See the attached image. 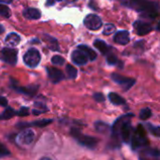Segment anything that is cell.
I'll use <instances>...</instances> for the list:
<instances>
[{
	"mask_svg": "<svg viewBox=\"0 0 160 160\" xmlns=\"http://www.w3.org/2000/svg\"><path fill=\"white\" fill-rule=\"evenodd\" d=\"M125 5L141 12L142 16H146L151 19L157 18L159 13V3L158 1L128 0V3Z\"/></svg>",
	"mask_w": 160,
	"mask_h": 160,
	"instance_id": "2",
	"label": "cell"
},
{
	"mask_svg": "<svg viewBox=\"0 0 160 160\" xmlns=\"http://www.w3.org/2000/svg\"><path fill=\"white\" fill-rule=\"evenodd\" d=\"M15 115H16V111H14V109L11 107H7L5 109V111L0 114V119L1 120H8V119L12 118Z\"/></svg>",
	"mask_w": 160,
	"mask_h": 160,
	"instance_id": "23",
	"label": "cell"
},
{
	"mask_svg": "<svg viewBox=\"0 0 160 160\" xmlns=\"http://www.w3.org/2000/svg\"><path fill=\"white\" fill-rule=\"evenodd\" d=\"M46 71H47V75L50 79V81L53 83H58L61 81L64 80L65 76L63 74V72L56 68H51V67H47L46 68Z\"/></svg>",
	"mask_w": 160,
	"mask_h": 160,
	"instance_id": "14",
	"label": "cell"
},
{
	"mask_svg": "<svg viewBox=\"0 0 160 160\" xmlns=\"http://www.w3.org/2000/svg\"><path fill=\"white\" fill-rule=\"evenodd\" d=\"M67 1H76V0H67Z\"/></svg>",
	"mask_w": 160,
	"mask_h": 160,
	"instance_id": "41",
	"label": "cell"
},
{
	"mask_svg": "<svg viewBox=\"0 0 160 160\" xmlns=\"http://www.w3.org/2000/svg\"><path fill=\"white\" fill-rule=\"evenodd\" d=\"M93 98L97 102H104L105 101V97L102 93H95L93 95Z\"/></svg>",
	"mask_w": 160,
	"mask_h": 160,
	"instance_id": "34",
	"label": "cell"
},
{
	"mask_svg": "<svg viewBox=\"0 0 160 160\" xmlns=\"http://www.w3.org/2000/svg\"><path fill=\"white\" fill-rule=\"evenodd\" d=\"M22 15L28 20H38L41 17V11L36 8H26L22 10Z\"/></svg>",
	"mask_w": 160,
	"mask_h": 160,
	"instance_id": "17",
	"label": "cell"
},
{
	"mask_svg": "<svg viewBox=\"0 0 160 160\" xmlns=\"http://www.w3.org/2000/svg\"><path fill=\"white\" fill-rule=\"evenodd\" d=\"M20 41H21V37L14 32L8 34L6 38H5L6 45H8V47H10V48L17 46L20 43Z\"/></svg>",
	"mask_w": 160,
	"mask_h": 160,
	"instance_id": "19",
	"label": "cell"
},
{
	"mask_svg": "<svg viewBox=\"0 0 160 160\" xmlns=\"http://www.w3.org/2000/svg\"><path fill=\"white\" fill-rule=\"evenodd\" d=\"M51 61L54 66H63L65 64V59L60 55H53Z\"/></svg>",
	"mask_w": 160,
	"mask_h": 160,
	"instance_id": "31",
	"label": "cell"
},
{
	"mask_svg": "<svg viewBox=\"0 0 160 160\" xmlns=\"http://www.w3.org/2000/svg\"><path fill=\"white\" fill-rule=\"evenodd\" d=\"M94 46L102 53V54H108L111 52L112 50H113V48L110 45H108L104 40L101 39H96L94 41Z\"/></svg>",
	"mask_w": 160,
	"mask_h": 160,
	"instance_id": "18",
	"label": "cell"
},
{
	"mask_svg": "<svg viewBox=\"0 0 160 160\" xmlns=\"http://www.w3.org/2000/svg\"><path fill=\"white\" fill-rule=\"evenodd\" d=\"M23 63L30 68H37L41 60L40 52L36 48H30L23 54Z\"/></svg>",
	"mask_w": 160,
	"mask_h": 160,
	"instance_id": "5",
	"label": "cell"
},
{
	"mask_svg": "<svg viewBox=\"0 0 160 160\" xmlns=\"http://www.w3.org/2000/svg\"><path fill=\"white\" fill-rule=\"evenodd\" d=\"M10 86L18 93L28 96V97H34L38 93V88H39L38 84H31L28 86H18V82L14 80L13 78H10Z\"/></svg>",
	"mask_w": 160,
	"mask_h": 160,
	"instance_id": "6",
	"label": "cell"
},
{
	"mask_svg": "<svg viewBox=\"0 0 160 160\" xmlns=\"http://www.w3.org/2000/svg\"><path fill=\"white\" fill-rule=\"evenodd\" d=\"M70 134L78 142L79 144H81L88 149H95L98 143V140L97 138L82 134L81 132V130L77 128H71Z\"/></svg>",
	"mask_w": 160,
	"mask_h": 160,
	"instance_id": "4",
	"label": "cell"
},
{
	"mask_svg": "<svg viewBox=\"0 0 160 160\" xmlns=\"http://www.w3.org/2000/svg\"><path fill=\"white\" fill-rule=\"evenodd\" d=\"M139 160H160V152L152 147H143L139 153Z\"/></svg>",
	"mask_w": 160,
	"mask_h": 160,
	"instance_id": "11",
	"label": "cell"
},
{
	"mask_svg": "<svg viewBox=\"0 0 160 160\" xmlns=\"http://www.w3.org/2000/svg\"><path fill=\"white\" fill-rule=\"evenodd\" d=\"M71 60H72V62L75 65H78V66L86 65L87 62L89 61L87 55L82 50H80L78 48L72 52V53H71Z\"/></svg>",
	"mask_w": 160,
	"mask_h": 160,
	"instance_id": "13",
	"label": "cell"
},
{
	"mask_svg": "<svg viewBox=\"0 0 160 160\" xmlns=\"http://www.w3.org/2000/svg\"><path fill=\"white\" fill-rule=\"evenodd\" d=\"M129 144L131 145V148L133 151H137L141 148L147 146L148 139H147L146 132L142 125H138V127L132 132Z\"/></svg>",
	"mask_w": 160,
	"mask_h": 160,
	"instance_id": "3",
	"label": "cell"
},
{
	"mask_svg": "<svg viewBox=\"0 0 160 160\" xmlns=\"http://www.w3.org/2000/svg\"><path fill=\"white\" fill-rule=\"evenodd\" d=\"M118 62H119L118 61V58L116 57L115 54H113L112 52H110V53L107 54V63L110 66H115V65L118 64Z\"/></svg>",
	"mask_w": 160,
	"mask_h": 160,
	"instance_id": "29",
	"label": "cell"
},
{
	"mask_svg": "<svg viewBox=\"0 0 160 160\" xmlns=\"http://www.w3.org/2000/svg\"><path fill=\"white\" fill-rule=\"evenodd\" d=\"M108 98H109V100H110L113 105H116V106L126 104V100H125V98H122V97H121L120 95H118L117 93L111 92V93L108 95Z\"/></svg>",
	"mask_w": 160,
	"mask_h": 160,
	"instance_id": "21",
	"label": "cell"
},
{
	"mask_svg": "<svg viewBox=\"0 0 160 160\" xmlns=\"http://www.w3.org/2000/svg\"><path fill=\"white\" fill-rule=\"evenodd\" d=\"M10 156V151L3 144L0 142V157H8Z\"/></svg>",
	"mask_w": 160,
	"mask_h": 160,
	"instance_id": "33",
	"label": "cell"
},
{
	"mask_svg": "<svg viewBox=\"0 0 160 160\" xmlns=\"http://www.w3.org/2000/svg\"><path fill=\"white\" fill-rule=\"evenodd\" d=\"M1 59L8 65L15 66L18 60V51L10 47H6L1 51Z\"/></svg>",
	"mask_w": 160,
	"mask_h": 160,
	"instance_id": "8",
	"label": "cell"
},
{
	"mask_svg": "<svg viewBox=\"0 0 160 160\" xmlns=\"http://www.w3.org/2000/svg\"><path fill=\"white\" fill-rule=\"evenodd\" d=\"M12 2L13 0H0V4H10Z\"/></svg>",
	"mask_w": 160,
	"mask_h": 160,
	"instance_id": "38",
	"label": "cell"
},
{
	"mask_svg": "<svg viewBox=\"0 0 160 160\" xmlns=\"http://www.w3.org/2000/svg\"><path fill=\"white\" fill-rule=\"evenodd\" d=\"M8 105V100L4 97H0V107H7Z\"/></svg>",
	"mask_w": 160,
	"mask_h": 160,
	"instance_id": "36",
	"label": "cell"
},
{
	"mask_svg": "<svg viewBox=\"0 0 160 160\" xmlns=\"http://www.w3.org/2000/svg\"><path fill=\"white\" fill-rule=\"evenodd\" d=\"M113 41L120 45H127L130 41L129 32L128 30H120L117 31L113 36Z\"/></svg>",
	"mask_w": 160,
	"mask_h": 160,
	"instance_id": "16",
	"label": "cell"
},
{
	"mask_svg": "<svg viewBox=\"0 0 160 160\" xmlns=\"http://www.w3.org/2000/svg\"><path fill=\"white\" fill-rule=\"evenodd\" d=\"M4 31H5V27H4L2 24H0V35H1L2 33H4Z\"/></svg>",
	"mask_w": 160,
	"mask_h": 160,
	"instance_id": "39",
	"label": "cell"
},
{
	"mask_svg": "<svg viewBox=\"0 0 160 160\" xmlns=\"http://www.w3.org/2000/svg\"><path fill=\"white\" fill-rule=\"evenodd\" d=\"M55 1H57V2H60V1H62V0H47V6H52L54 3H55Z\"/></svg>",
	"mask_w": 160,
	"mask_h": 160,
	"instance_id": "37",
	"label": "cell"
},
{
	"mask_svg": "<svg viewBox=\"0 0 160 160\" xmlns=\"http://www.w3.org/2000/svg\"><path fill=\"white\" fill-rule=\"evenodd\" d=\"M43 36L45 37V39L49 42V45L48 46H49V48L52 51H54V52L59 51V44H58V41H57V39L55 38L51 37V36L46 35V34H44Z\"/></svg>",
	"mask_w": 160,
	"mask_h": 160,
	"instance_id": "22",
	"label": "cell"
},
{
	"mask_svg": "<svg viewBox=\"0 0 160 160\" xmlns=\"http://www.w3.org/2000/svg\"><path fill=\"white\" fill-rule=\"evenodd\" d=\"M134 116L133 113H128L125 115H121L116 121L113 123L111 128L112 140L115 142L121 141L125 143H130L131 136H132V127L130 123V119Z\"/></svg>",
	"mask_w": 160,
	"mask_h": 160,
	"instance_id": "1",
	"label": "cell"
},
{
	"mask_svg": "<svg viewBox=\"0 0 160 160\" xmlns=\"http://www.w3.org/2000/svg\"><path fill=\"white\" fill-rule=\"evenodd\" d=\"M83 24L88 29L97 31V30L100 29V27L102 26V20L98 15L88 14L83 20Z\"/></svg>",
	"mask_w": 160,
	"mask_h": 160,
	"instance_id": "10",
	"label": "cell"
},
{
	"mask_svg": "<svg viewBox=\"0 0 160 160\" xmlns=\"http://www.w3.org/2000/svg\"><path fill=\"white\" fill-rule=\"evenodd\" d=\"M0 16L5 17V18H9L10 16L9 8L4 4H0Z\"/></svg>",
	"mask_w": 160,
	"mask_h": 160,
	"instance_id": "30",
	"label": "cell"
},
{
	"mask_svg": "<svg viewBox=\"0 0 160 160\" xmlns=\"http://www.w3.org/2000/svg\"><path fill=\"white\" fill-rule=\"evenodd\" d=\"M152 116V111L150 108H144L140 112V118L142 120H147Z\"/></svg>",
	"mask_w": 160,
	"mask_h": 160,
	"instance_id": "27",
	"label": "cell"
},
{
	"mask_svg": "<svg viewBox=\"0 0 160 160\" xmlns=\"http://www.w3.org/2000/svg\"><path fill=\"white\" fill-rule=\"evenodd\" d=\"M133 27L135 29V33L138 36H145L153 30L151 23L144 22V21H140V20H137L134 22Z\"/></svg>",
	"mask_w": 160,
	"mask_h": 160,
	"instance_id": "12",
	"label": "cell"
},
{
	"mask_svg": "<svg viewBox=\"0 0 160 160\" xmlns=\"http://www.w3.org/2000/svg\"><path fill=\"white\" fill-rule=\"evenodd\" d=\"M34 106H35V109H37V110H40V111H43L44 112H46L48 111L47 106H46L44 103H42V102H35Z\"/></svg>",
	"mask_w": 160,
	"mask_h": 160,
	"instance_id": "35",
	"label": "cell"
},
{
	"mask_svg": "<svg viewBox=\"0 0 160 160\" xmlns=\"http://www.w3.org/2000/svg\"><path fill=\"white\" fill-rule=\"evenodd\" d=\"M78 49L82 50V51L87 55V57H88V59H89L90 61H94V60H96L97 57H98L97 52H96L93 49H91L90 47H88L87 45L81 44V45L78 46Z\"/></svg>",
	"mask_w": 160,
	"mask_h": 160,
	"instance_id": "20",
	"label": "cell"
},
{
	"mask_svg": "<svg viewBox=\"0 0 160 160\" xmlns=\"http://www.w3.org/2000/svg\"><path fill=\"white\" fill-rule=\"evenodd\" d=\"M39 160H52V158H47V157H43V158H41Z\"/></svg>",
	"mask_w": 160,
	"mask_h": 160,
	"instance_id": "40",
	"label": "cell"
},
{
	"mask_svg": "<svg viewBox=\"0 0 160 160\" xmlns=\"http://www.w3.org/2000/svg\"><path fill=\"white\" fill-rule=\"evenodd\" d=\"M35 136H36L35 132L32 129L26 128L21 131L19 134H17L15 138V142L20 146H27V145H30L34 142Z\"/></svg>",
	"mask_w": 160,
	"mask_h": 160,
	"instance_id": "7",
	"label": "cell"
},
{
	"mask_svg": "<svg viewBox=\"0 0 160 160\" xmlns=\"http://www.w3.org/2000/svg\"><path fill=\"white\" fill-rule=\"evenodd\" d=\"M53 120L52 119H42V120H37L31 123H18L16 125L17 128H29V127H38V128H44L48 125H50L51 123H52Z\"/></svg>",
	"mask_w": 160,
	"mask_h": 160,
	"instance_id": "15",
	"label": "cell"
},
{
	"mask_svg": "<svg viewBox=\"0 0 160 160\" xmlns=\"http://www.w3.org/2000/svg\"><path fill=\"white\" fill-rule=\"evenodd\" d=\"M146 127H147L148 130H149V131H150L154 136H156V137L159 138V136H160L159 127L154 126V125H153V124H151V123H147V124H146Z\"/></svg>",
	"mask_w": 160,
	"mask_h": 160,
	"instance_id": "26",
	"label": "cell"
},
{
	"mask_svg": "<svg viewBox=\"0 0 160 160\" xmlns=\"http://www.w3.org/2000/svg\"><path fill=\"white\" fill-rule=\"evenodd\" d=\"M115 30H116V27H115L114 24H112V23H107L105 25L104 29H103V34L105 36H109V35H112V33H114Z\"/></svg>",
	"mask_w": 160,
	"mask_h": 160,
	"instance_id": "28",
	"label": "cell"
},
{
	"mask_svg": "<svg viewBox=\"0 0 160 160\" xmlns=\"http://www.w3.org/2000/svg\"><path fill=\"white\" fill-rule=\"evenodd\" d=\"M66 72H67V75H68V79L74 80V79L77 78L78 70H77V68H74L72 65H70V64L67 65V67H66Z\"/></svg>",
	"mask_w": 160,
	"mask_h": 160,
	"instance_id": "25",
	"label": "cell"
},
{
	"mask_svg": "<svg viewBox=\"0 0 160 160\" xmlns=\"http://www.w3.org/2000/svg\"><path fill=\"white\" fill-rule=\"evenodd\" d=\"M95 128L100 133H108L109 130L111 129V127L105 122L98 121L95 123Z\"/></svg>",
	"mask_w": 160,
	"mask_h": 160,
	"instance_id": "24",
	"label": "cell"
},
{
	"mask_svg": "<svg viewBox=\"0 0 160 160\" xmlns=\"http://www.w3.org/2000/svg\"><path fill=\"white\" fill-rule=\"evenodd\" d=\"M28 114H29V108L28 107H22L18 112H16V115L21 116V117L27 116Z\"/></svg>",
	"mask_w": 160,
	"mask_h": 160,
	"instance_id": "32",
	"label": "cell"
},
{
	"mask_svg": "<svg viewBox=\"0 0 160 160\" xmlns=\"http://www.w3.org/2000/svg\"><path fill=\"white\" fill-rule=\"evenodd\" d=\"M112 80L116 82L117 84H119L124 91H128L129 90L135 83H136V80L133 78H128L125 76H122L118 73H112Z\"/></svg>",
	"mask_w": 160,
	"mask_h": 160,
	"instance_id": "9",
	"label": "cell"
}]
</instances>
